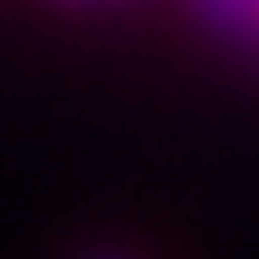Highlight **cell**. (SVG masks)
Masks as SVG:
<instances>
[{
    "mask_svg": "<svg viewBox=\"0 0 259 259\" xmlns=\"http://www.w3.org/2000/svg\"><path fill=\"white\" fill-rule=\"evenodd\" d=\"M211 30H259V0H193Z\"/></svg>",
    "mask_w": 259,
    "mask_h": 259,
    "instance_id": "6da1fadb",
    "label": "cell"
},
{
    "mask_svg": "<svg viewBox=\"0 0 259 259\" xmlns=\"http://www.w3.org/2000/svg\"><path fill=\"white\" fill-rule=\"evenodd\" d=\"M66 6H109V0H66Z\"/></svg>",
    "mask_w": 259,
    "mask_h": 259,
    "instance_id": "7a4b0ae2",
    "label": "cell"
},
{
    "mask_svg": "<svg viewBox=\"0 0 259 259\" xmlns=\"http://www.w3.org/2000/svg\"><path fill=\"white\" fill-rule=\"evenodd\" d=\"M91 259H121V253H91Z\"/></svg>",
    "mask_w": 259,
    "mask_h": 259,
    "instance_id": "3957f363",
    "label": "cell"
}]
</instances>
